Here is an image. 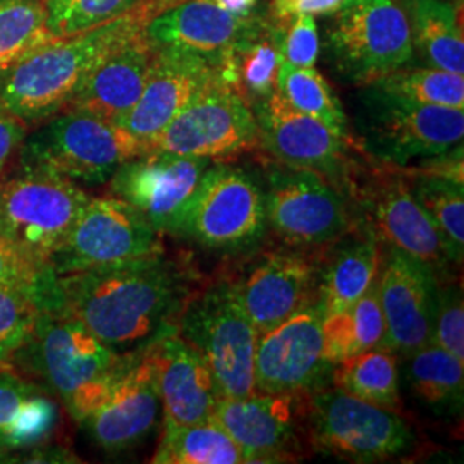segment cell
<instances>
[{"label": "cell", "instance_id": "obj_33", "mask_svg": "<svg viewBox=\"0 0 464 464\" xmlns=\"http://www.w3.org/2000/svg\"><path fill=\"white\" fill-rule=\"evenodd\" d=\"M404 178L418 203L446 241L454 264L461 266L464 255V183L420 170H411Z\"/></svg>", "mask_w": 464, "mask_h": 464}, {"label": "cell", "instance_id": "obj_38", "mask_svg": "<svg viewBox=\"0 0 464 464\" xmlns=\"http://www.w3.org/2000/svg\"><path fill=\"white\" fill-rule=\"evenodd\" d=\"M45 0H5L0 4V69L50 40Z\"/></svg>", "mask_w": 464, "mask_h": 464}, {"label": "cell", "instance_id": "obj_47", "mask_svg": "<svg viewBox=\"0 0 464 464\" xmlns=\"http://www.w3.org/2000/svg\"><path fill=\"white\" fill-rule=\"evenodd\" d=\"M449 2H452L458 9H463V2L464 0H449Z\"/></svg>", "mask_w": 464, "mask_h": 464}, {"label": "cell", "instance_id": "obj_19", "mask_svg": "<svg viewBox=\"0 0 464 464\" xmlns=\"http://www.w3.org/2000/svg\"><path fill=\"white\" fill-rule=\"evenodd\" d=\"M268 19L210 0H172L150 17L143 34L155 49H179L224 66L234 50L266 32Z\"/></svg>", "mask_w": 464, "mask_h": 464}, {"label": "cell", "instance_id": "obj_32", "mask_svg": "<svg viewBox=\"0 0 464 464\" xmlns=\"http://www.w3.org/2000/svg\"><path fill=\"white\" fill-rule=\"evenodd\" d=\"M335 389L353 398L396 411L399 408V370L396 354L372 349L332 368Z\"/></svg>", "mask_w": 464, "mask_h": 464}, {"label": "cell", "instance_id": "obj_29", "mask_svg": "<svg viewBox=\"0 0 464 464\" xmlns=\"http://www.w3.org/2000/svg\"><path fill=\"white\" fill-rule=\"evenodd\" d=\"M324 358L337 365L356 354L381 349L385 337L377 279L351 308L324 316Z\"/></svg>", "mask_w": 464, "mask_h": 464}, {"label": "cell", "instance_id": "obj_48", "mask_svg": "<svg viewBox=\"0 0 464 464\" xmlns=\"http://www.w3.org/2000/svg\"><path fill=\"white\" fill-rule=\"evenodd\" d=\"M399 2H401V4H399V5H401V7H404V5H406V4H408V2H410V0H399Z\"/></svg>", "mask_w": 464, "mask_h": 464}, {"label": "cell", "instance_id": "obj_21", "mask_svg": "<svg viewBox=\"0 0 464 464\" xmlns=\"http://www.w3.org/2000/svg\"><path fill=\"white\" fill-rule=\"evenodd\" d=\"M220 71L222 66L193 52L157 49L140 99L117 126L134 136L147 153L150 143Z\"/></svg>", "mask_w": 464, "mask_h": 464}, {"label": "cell", "instance_id": "obj_1", "mask_svg": "<svg viewBox=\"0 0 464 464\" xmlns=\"http://www.w3.org/2000/svg\"><path fill=\"white\" fill-rule=\"evenodd\" d=\"M195 284L191 264L166 251L59 276L64 312L122 354L149 348L176 331Z\"/></svg>", "mask_w": 464, "mask_h": 464}, {"label": "cell", "instance_id": "obj_22", "mask_svg": "<svg viewBox=\"0 0 464 464\" xmlns=\"http://www.w3.org/2000/svg\"><path fill=\"white\" fill-rule=\"evenodd\" d=\"M160 406L149 346L134 354L109 394L82 425L100 449L117 454L136 448L149 437L159 420Z\"/></svg>", "mask_w": 464, "mask_h": 464}, {"label": "cell", "instance_id": "obj_26", "mask_svg": "<svg viewBox=\"0 0 464 464\" xmlns=\"http://www.w3.org/2000/svg\"><path fill=\"white\" fill-rule=\"evenodd\" d=\"M332 245L316 266L315 304L324 316L348 310L365 295L379 276L383 253V243L362 222Z\"/></svg>", "mask_w": 464, "mask_h": 464}, {"label": "cell", "instance_id": "obj_40", "mask_svg": "<svg viewBox=\"0 0 464 464\" xmlns=\"http://www.w3.org/2000/svg\"><path fill=\"white\" fill-rule=\"evenodd\" d=\"M38 312L36 303L26 293L0 285V370H7L26 343Z\"/></svg>", "mask_w": 464, "mask_h": 464}, {"label": "cell", "instance_id": "obj_34", "mask_svg": "<svg viewBox=\"0 0 464 464\" xmlns=\"http://www.w3.org/2000/svg\"><path fill=\"white\" fill-rule=\"evenodd\" d=\"M282 57L270 34V19L264 34L237 47L224 63L222 71L239 93L255 107L279 90Z\"/></svg>", "mask_w": 464, "mask_h": 464}, {"label": "cell", "instance_id": "obj_31", "mask_svg": "<svg viewBox=\"0 0 464 464\" xmlns=\"http://www.w3.org/2000/svg\"><path fill=\"white\" fill-rule=\"evenodd\" d=\"M151 461L157 464H241L243 454L214 418L191 425L164 421V431Z\"/></svg>", "mask_w": 464, "mask_h": 464}, {"label": "cell", "instance_id": "obj_41", "mask_svg": "<svg viewBox=\"0 0 464 464\" xmlns=\"http://www.w3.org/2000/svg\"><path fill=\"white\" fill-rule=\"evenodd\" d=\"M270 34L274 36L282 63L289 66L315 67L320 53V40L315 17H270Z\"/></svg>", "mask_w": 464, "mask_h": 464}, {"label": "cell", "instance_id": "obj_7", "mask_svg": "<svg viewBox=\"0 0 464 464\" xmlns=\"http://www.w3.org/2000/svg\"><path fill=\"white\" fill-rule=\"evenodd\" d=\"M308 433L316 452L353 463L387 461L415 446L413 431L396 411L335 387L308 396Z\"/></svg>", "mask_w": 464, "mask_h": 464}, {"label": "cell", "instance_id": "obj_8", "mask_svg": "<svg viewBox=\"0 0 464 464\" xmlns=\"http://www.w3.org/2000/svg\"><path fill=\"white\" fill-rule=\"evenodd\" d=\"M266 227L264 188L241 167L212 162L184 210L176 237L203 248L237 251L255 246Z\"/></svg>", "mask_w": 464, "mask_h": 464}, {"label": "cell", "instance_id": "obj_10", "mask_svg": "<svg viewBox=\"0 0 464 464\" xmlns=\"http://www.w3.org/2000/svg\"><path fill=\"white\" fill-rule=\"evenodd\" d=\"M329 49L337 69L362 86L408 66L415 55L410 19L396 0H346L335 13Z\"/></svg>", "mask_w": 464, "mask_h": 464}, {"label": "cell", "instance_id": "obj_17", "mask_svg": "<svg viewBox=\"0 0 464 464\" xmlns=\"http://www.w3.org/2000/svg\"><path fill=\"white\" fill-rule=\"evenodd\" d=\"M208 159L147 151L124 162L111 178V193L128 201L162 236H178L184 210Z\"/></svg>", "mask_w": 464, "mask_h": 464}, {"label": "cell", "instance_id": "obj_30", "mask_svg": "<svg viewBox=\"0 0 464 464\" xmlns=\"http://www.w3.org/2000/svg\"><path fill=\"white\" fill-rule=\"evenodd\" d=\"M408 381L416 398L435 413H461L464 401L463 362L431 343L408 356Z\"/></svg>", "mask_w": 464, "mask_h": 464}, {"label": "cell", "instance_id": "obj_43", "mask_svg": "<svg viewBox=\"0 0 464 464\" xmlns=\"http://www.w3.org/2000/svg\"><path fill=\"white\" fill-rule=\"evenodd\" d=\"M346 0H272V19L293 16H327L335 14Z\"/></svg>", "mask_w": 464, "mask_h": 464}, {"label": "cell", "instance_id": "obj_46", "mask_svg": "<svg viewBox=\"0 0 464 464\" xmlns=\"http://www.w3.org/2000/svg\"><path fill=\"white\" fill-rule=\"evenodd\" d=\"M17 458H19L17 452L0 446V463H17V461H19Z\"/></svg>", "mask_w": 464, "mask_h": 464}, {"label": "cell", "instance_id": "obj_28", "mask_svg": "<svg viewBox=\"0 0 464 464\" xmlns=\"http://www.w3.org/2000/svg\"><path fill=\"white\" fill-rule=\"evenodd\" d=\"M402 9L430 67L464 76L463 9L449 0H410Z\"/></svg>", "mask_w": 464, "mask_h": 464}, {"label": "cell", "instance_id": "obj_2", "mask_svg": "<svg viewBox=\"0 0 464 464\" xmlns=\"http://www.w3.org/2000/svg\"><path fill=\"white\" fill-rule=\"evenodd\" d=\"M172 0H150L80 34L50 38L0 69V105L26 128L64 111L88 74Z\"/></svg>", "mask_w": 464, "mask_h": 464}, {"label": "cell", "instance_id": "obj_23", "mask_svg": "<svg viewBox=\"0 0 464 464\" xmlns=\"http://www.w3.org/2000/svg\"><path fill=\"white\" fill-rule=\"evenodd\" d=\"M301 396L251 392L245 398L218 399L212 418L229 433L243 463L291 461L299 449Z\"/></svg>", "mask_w": 464, "mask_h": 464}, {"label": "cell", "instance_id": "obj_13", "mask_svg": "<svg viewBox=\"0 0 464 464\" xmlns=\"http://www.w3.org/2000/svg\"><path fill=\"white\" fill-rule=\"evenodd\" d=\"M162 237L128 201L114 195L90 197L66 239L52 253L49 266L57 276H67L116 266L166 251Z\"/></svg>", "mask_w": 464, "mask_h": 464}, {"label": "cell", "instance_id": "obj_12", "mask_svg": "<svg viewBox=\"0 0 464 464\" xmlns=\"http://www.w3.org/2000/svg\"><path fill=\"white\" fill-rule=\"evenodd\" d=\"M264 197L266 226L291 246L331 245L358 224L348 195L314 170H268Z\"/></svg>", "mask_w": 464, "mask_h": 464}, {"label": "cell", "instance_id": "obj_44", "mask_svg": "<svg viewBox=\"0 0 464 464\" xmlns=\"http://www.w3.org/2000/svg\"><path fill=\"white\" fill-rule=\"evenodd\" d=\"M26 133L28 128L0 105V169L5 166L11 155L21 147Z\"/></svg>", "mask_w": 464, "mask_h": 464}, {"label": "cell", "instance_id": "obj_4", "mask_svg": "<svg viewBox=\"0 0 464 464\" xmlns=\"http://www.w3.org/2000/svg\"><path fill=\"white\" fill-rule=\"evenodd\" d=\"M19 170H36L72 183H109L119 167L143 145L111 121L78 111L59 114L34 126L19 147Z\"/></svg>", "mask_w": 464, "mask_h": 464}, {"label": "cell", "instance_id": "obj_15", "mask_svg": "<svg viewBox=\"0 0 464 464\" xmlns=\"http://www.w3.org/2000/svg\"><path fill=\"white\" fill-rule=\"evenodd\" d=\"M322 322V312L312 303L274 329L258 334L255 392L306 398L325 387L334 366L324 358Z\"/></svg>", "mask_w": 464, "mask_h": 464}, {"label": "cell", "instance_id": "obj_16", "mask_svg": "<svg viewBox=\"0 0 464 464\" xmlns=\"http://www.w3.org/2000/svg\"><path fill=\"white\" fill-rule=\"evenodd\" d=\"M377 282L385 320L381 349L408 358L430 344L440 285L437 274L410 253L383 245Z\"/></svg>", "mask_w": 464, "mask_h": 464}, {"label": "cell", "instance_id": "obj_25", "mask_svg": "<svg viewBox=\"0 0 464 464\" xmlns=\"http://www.w3.org/2000/svg\"><path fill=\"white\" fill-rule=\"evenodd\" d=\"M155 53L157 49L141 30L88 74L64 111H78L119 124L140 99Z\"/></svg>", "mask_w": 464, "mask_h": 464}, {"label": "cell", "instance_id": "obj_5", "mask_svg": "<svg viewBox=\"0 0 464 464\" xmlns=\"http://www.w3.org/2000/svg\"><path fill=\"white\" fill-rule=\"evenodd\" d=\"M176 331L210 368L220 399L245 398L255 392L258 331L236 296L231 279L195 291Z\"/></svg>", "mask_w": 464, "mask_h": 464}, {"label": "cell", "instance_id": "obj_6", "mask_svg": "<svg viewBox=\"0 0 464 464\" xmlns=\"http://www.w3.org/2000/svg\"><path fill=\"white\" fill-rule=\"evenodd\" d=\"M356 119L366 153L396 169L463 143L464 109L418 103L375 84L363 86Z\"/></svg>", "mask_w": 464, "mask_h": 464}, {"label": "cell", "instance_id": "obj_36", "mask_svg": "<svg viewBox=\"0 0 464 464\" xmlns=\"http://www.w3.org/2000/svg\"><path fill=\"white\" fill-rule=\"evenodd\" d=\"M370 84L418 103L464 109L463 74L437 67H399Z\"/></svg>", "mask_w": 464, "mask_h": 464}, {"label": "cell", "instance_id": "obj_11", "mask_svg": "<svg viewBox=\"0 0 464 464\" xmlns=\"http://www.w3.org/2000/svg\"><path fill=\"white\" fill-rule=\"evenodd\" d=\"M260 147L253 109L224 71L174 117L149 151L199 157L212 162Z\"/></svg>", "mask_w": 464, "mask_h": 464}, {"label": "cell", "instance_id": "obj_39", "mask_svg": "<svg viewBox=\"0 0 464 464\" xmlns=\"http://www.w3.org/2000/svg\"><path fill=\"white\" fill-rule=\"evenodd\" d=\"M150 0H45V28L52 38L80 34L131 13Z\"/></svg>", "mask_w": 464, "mask_h": 464}, {"label": "cell", "instance_id": "obj_42", "mask_svg": "<svg viewBox=\"0 0 464 464\" xmlns=\"http://www.w3.org/2000/svg\"><path fill=\"white\" fill-rule=\"evenodd\" d=\"M431 344L464 363V301L459 284H440Z\"/></svg>", "mask_w": 464, "mask_h": 464}, {"label": "cell", "instance_id": "obj_14", "mask_svg": "<svg viewBox=\"0 0 464 464\" xmlns=\"http://www.w3.org/2000/svg\"><path fill=\"white\" fill-rule=\"evenodd\" d=\"M344 189L349 199L358 203L362 224L383 245L410 253L430 266L439 279L456 266L446 241L418 203L402 174L382 172L363 179L349 174Z\"/></svg>", "mask_w": 464, "mask_h": 464}, {"label": "cell", "instance_id": "obj_18", "mask_svg": "<svg viewBox=\"0 0 464 464\" xmlns=\"http://www.w3.org/2000/svg\"><path fill=\"white\" fill-rule=\"evenodd\" d=\"M251 109L258 124L260 147L270 157L284 167L314 170L344 191L351 174L349 138L296 111L279 90Z\"/></svg>", "mask_w": 464, "mask_h": 464}, {"label": "cell", "instance_id": "obj_9", "mask_svg": "<svg viewBox=\"0 0 464 464\" xmlns=\"http://www.w3.org/2000/svg\"><path fill=\"white\" fill-rule=\"evenodd\" d=\"M90 195L80 184L19 170L0 186V234L40 266L66 239Z\"/></svg>", "mask_w": 464, "mask_h": 464}, {"label": "cell", "instance_id": "obj_27", "mask_svg": "<svg viewBox=\"0 0 464 464\" xmlns=\"http://www.w3.org/2000/svg\"><path fill=\"white\" fill-rule=\"evenodd\" d=\"M61 408L38 383L0 370V446L17 454L49 446Z\"/></svg>", "mask_w": 464, "mask_h": 464}, {"label": "cell", "instance_id": "obj_49", "mask_svg": "<svg viewBox=\"0 0 464 464\" xmlns=\"http://www.w3.org/2000/svg\"><path fill=\"white\" fill-rule=\"evenodd\" d=\"M2 2H5V0H0V4H2Z\"/></svg>", "mask_w": 464, "mask_h": 464}, {"label": "cell", "instance_id": "obj_24", "mask_svg": "<svg viewBox=\"0 0 464 464\" xmlns=\"http://www.w3.org/2000/svg\"><path fill=\"white\" fill-rule=\"evenodd\" d=\"M164 421L191 425L214 415L218 391L210 368L178 331L151 344Z\"/></svg>", "mask_w": 464, "mask_h": 464}, {"label": "cell", "instance_id": "obj_37", "mask_svg": "<svg viewBox=\"0 0 464 464\" xmlns=\"http://www.w3.org/2000/svg\"><path fill=\"white\" fill-rule=\"evenodd\" d=\"M0 285L14 287L34 299L40 312L64 310L59 276L40 266L0 234Z\"/></svg>", "mask_w": 464, "mask_h": 464}, {"label": "cell", "instance_id": "obj_35", "mask_svg": "<svg viewBox=\"0 0 464 464\" xmlns=\"http://www.w3.org/2000/svg\"><path fill=\"white\" fill-rule=\"evenodd\" d=\"M279 93L299 112L315 117L335 133L349 138L348 117L343 103L315 67L289 66L282 63Z\"/></svg>", "mask_w": 464, "mask_h": 464}, {"label": "cell", "instance_id": "obj_20", "mask_svg": "<svg viewBox=\"0 0 464 464\" xmlns=\"http://www.w3.org/2000/svg\"><path fill=\"white\" fill-rule=\"evenodd\" d=\"M234 293L258 334L314 303L315 262L298 251H266L231 279Z\"/></svg>", "mask_w": 464, "mask_h": 464}, {"label": "cell", "instance_id": "obj_3", "mask_svg": "<svg viewBox=\"0 0 464 464\" xmlns=\"http://www.w3.org/2000/svg\"><path fill=\"white\" fill-rule=\"evenodd\" d=\"M134 353H117L64 310L38 312L34 329L13 362L32 372L63 401L78 423L109 394Z\"/></svg>", "mask_w": 464, "mask_h": 464}, {"label": "cell", "instance_id": "obj_45", "mask_svg": "<svg viewBox=\"0 0 464 464\" xmlns=\"http://www.w3.org/2000/svg\"><path fill=\"white\" fill-rule=\"evenodd\" d=\"M210 2L218 4L234 13H241V14L256 13V5H258V0H210Z\"/></svg>", "mask_w": 464, "mask_h": 464}]
</instances>
